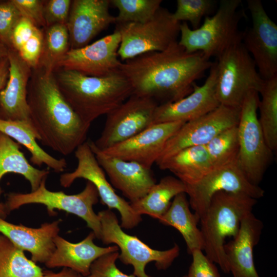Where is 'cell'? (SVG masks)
Returning <instances> with one entry per match:
<instances>
[{
    "mask_svg": "<svg viewBox=\"0 0 277 277\" xmlns=\"http://www.w3.org/2000/svg\"><path fill=\"white\" fill-rule=\"evenodd\" d=\"M213 63L201 52L187 53L177 41L163 51L125 61L119 70L129 82L132 94L160 105L189 94L195 81L202 78Z\"/></svg>",
    "mask_w": 277,
    "mask_h": 277,
    "instance_id": "1",
    "label": "cell"
},
{
    "mask_svg": "<svg viewBox=\"0 0 277 277\" xmlns=\"http://www.w3.org/2000/svg\"><path fill=\"white\" fill-rule=\"evenodd\" d=\"M27 102L30 122L42 145L67 156L86 142L91 125L83 122L66 101L53 72L32 69Z\"/></svg>",
    "mask_w": 277,
    "mask_h": 277,
    "instance_id": "2",
    "label": "cell"
},
{
    "mask_svg": "<svg viewBox=\"0 0 277 277\" xmlns=\"http://www.w3.org/2000/svg\"><path fill=\"white\" fill-rule=\"evenodd\" d=\"M53 73L63 96L80 118L91 125L132 94L131 87L119 71L102 77L55 69Z\"/></svg>",
    "mask_w": 277,
    "mask_h": 277,
    "instance_id": "3",
    "label": "cell"
},
{
    "mask_svg": "<svg viewBox=\"0 0 277 277\" xmlns=\"http://www.w3.org/2000/svg\"><path fill=\"white\" fill-rule=\"evenodd\" d=\"M257 200L242 193L222 191L212 197L201 217V232L205 255L225 273L230 272L224 252L225 239L234 238L242 219L252 212Z\"/></svg>",
    "mask_w": 277,
    "mask_h": 277,
    "instance_id": "4",
    "label": "cell"
},
{
    "mask_svg": "<svg viewBox=\"0 0 277 277\" xmlns=\"http://www.w3.org/2000/svg\"><path fill=\"white\" fill-rule=\"evenodd\" d=\"M241 3V0H221L215 13L205 17L196 29H190L187 22L181 23L179 44L187 53L201 52L210 59L241 43L243 32L239 24L244 13L238 9Z\"/></svg>",
    "mask_w": 277,
    "mask_h": 277,
    "instance_id": "5",
    "label": "cell"
},
{
    "mask_svg": "<svg viewBox=\"0 0 277 277\" xmlns=\"http://www.w3.org/2000/svg\"><path fill=\"white\" fill-rule=\"evenodd\" d=\"M216 94L221 105L240 109L247 95L259 93L264 80L242 43L216 58Z\"/></svg>",
    "mask_w": 277,
    "mask_h": 277,
    "instance_id": "6",
    "label": "cell"
},
{
    "mask_svg": "<svg viewBox=\"0 0 277 277\" xmlns=\"http://www.w3.org/2000/svg\"><path fill=\"white\" fill-rule=\"evenodd\" d=\"M43 180L39 187L30 193L10 192L5 203L7 210L11 211L30 204H39L46 206L48 213L55 214V209L63 210L82 218L92 229L96 238L100 239L101 227L97 214L93 206L98 202L99 195L94 185L87 181L84 189L75 194H67L63 191H52L47 189Z\"/></svg>",
    "mask_w": 277,
    "mask_h": 277,
    "instance_id": "7",
    "label": "cell"
},
{
    "mask_svg": "<svg viewBox=\"0 0 277 277\" xmlns=\"http://www.w3.org/2000/svg\"><path fill=\"white\" fill-rule=\"evenodd\" d=\"M97 215L101 227L100 240L104 244H114L118 247L121 251L118 259L123 263L132 266L135 277H152L145 272L148 263L153 262L158 270H165L179 255L180 247L176 243L167 250L154 249L136 236L125 232L110 209L100 211Z\"/></svg>",
    "mask_w": 277,
    "mask_h": 277,
    "instance_id": "8",
    "label": "cell"
},
{
    "mask_svg": "<svg viewBox=\"0 0 277 277\" xmlns=\"http://www.w3.org/2000/svg\"><path fill=\"white\" fill-rule=\"evenodd\" d=\"M259 93H249L242 105L238 124V163L247 180L258 185L272 159V151L267 145L260 126L257 110Z\"/></svg>",
    "mask_w": 277,
    "mask_h": 277,
    "instance_id": "9",
    "label": "cell"
},
{
    "mask_svg": "<svg viewBox=\"0 0 277 277\" xmlns=\"http://www.w3.org/2000/svg\"><path fill=\"white\" fill-rule=\"evenodd\" d=\"M181 23L166 8L160 7L144 23L116 24L121 35L118 57L125 61L140 55L162 51L177 41Z\"/></svg>",
    "mask_w": 277,
    "mask_h": 277,
    "instance_id": "10",
    "label": "cell"
},
{
    "mask_svg": "<svg viewBox=\"0 0 277 277\" xmlns=\"http://www.w3.org/2000/svg\"><path fill=\"white\" fill-rule=\"evenodd\" d=\"M77 160L76 169L71 172L61 175L60 182L65 188L69 187L77 179L92 183L98 192L101 203L109 209H115L121 215V227L131 229L142 221L141 216L132 209L129 202L117 194L106 177L105 172L98 164L88 141L79 146L74 151Z\"/></svg>",
    "mask_w": 277,
    "mask_h": 277,
    "instance_id": "11",
    "label": "cell"
},
{
    "mask_svg": "<svg viewBox=\"0 0 277 277\" xmlns=\"http://www.w3.org/2000/svg\"><path fill=\"white\" fill-rule=\"evenodd\" d=\"M184 185L189 205L199 222L216 192L224 191L242 193L256 200L263 197L265 194L261 187L247 180L238 161L215 167L197 181Z\"/></svg>",
    "mask_w": 277,
    "mask_h": 277,
    "instance_id": "12",
    "label": "cell"
},
{
    "mask_svg": "<svg viewBox=\"0 0 277 277\" xmlns=\"http://www.w3.org/2000/svg\"><path fill=\"white\" fill-rule=\"evenodd\" d=\"M159 104L152 99L132 94L107 114L103 131L94 145L104 150L137 134L153 125Z\"/></svg>",
    "mask_w": 277,
    "mask_h": 277,
    "instance_id": "13",
    "label": "cell"
},
{
    "mask_svg": "<svg viewBox=\"0 0 277 277\" xmlns=\"http://www.w3.org/2000/svg\"><path fill=\"white\" fill-rule=\"evenodd\" d=\"M252 26L243 32L242 43L264 80L277 75V25L260 0H248Z\"/></svg>",
    "mask_w": 277,
    "mask_h": 277,
    "instance_id": "14",
    "label": "cell"
},
{
    "mask_svg": "<svg viewBox=\"0 0 277 277\" xmlns=\"http://www.w3.org/2000/svg\"><path fill=\"white\" fill-rule=\"evenodd\" d=\"M240 110L220 105L207 114L185 123L168 140L156 164L159 165L186 148L205 146L221 132L237 125Z\"/></svg>",
    "mask_w": 277,
    "mask_h": 277,
    "instance_id": "15",
    "label": "cell"
},
{
    "mask_svg": "<svg viewBox=\"0 0 277 277\" xmlns=\"http://www.w3.org/2000/svg\"><path fill=\"white\" fill-rule=\"evenodd\" d=\"M120 43V34L115 29L112 33L92 44L80 48L70 49L55 69L73 70L96 77L117 72L122 63L118 55Z\"/></svg>",
    "mask_w": 277,
    "mask_h": 277,
    "instance_id": "16",
    "label": "cell"
},
{
    "mask_svg": "<svg viewBox=\"0 0 277 277\" xmlns=\"http://www.w3.org/2000/svg\"><path fill=\"white\" fill-rule=\"evenodd\" d=\"M185 123L173 122L153 124L133 137L101 151L107 156L134 162L151 169L168 140Z\"/></svg>",
    "mask_w": 277,
    "mask_h": 277,
    "instance_id": "17",
    "label": "cell"
},
{
    "mask_svg": "<svg viewBox=\"0 0 277 277\" xmlns=\"http://www.w3.org/2000/svg\"><path fill=\"white\" fill-rule=\"evenodd\" d=\"M215 61L202 86L193 85V90L187 96L174 102L159 105L154 112L153 124L160 123L187 122L197 118L217 108L221 104L216 94Z\"/></svg>",
    "mask_w": 277,
    "mask_h": 277,
    "instance_id": "18",
    "label": "cell"
},
{
    "mask_svg": "<svg viewBox=\"0 0 277 277\" xmlns=\"http://www.w3.org/2000/svg\"><path fill=\"white\" fill-rule=\"evenodd\" d=\"M88 141L111 185L119 190L130 203L144 197L156 183L151 169L134 162L107 156L95 147L92 141Z\"/></svg>",
    "mask_w": 277,
    "mask_h": 277,
    "instance_id": "19",
    "label": "cell"
},
{
    "mask_svg": "<svg viewBox=\"0 0 277 277\" xmlns=\"http://www.w3.org/2000/svg\"><path fill=\"white\" fill-rule=\"evenodd\" d=\"M109 0L72 1L66 26L70 49L84 47L110 25L115 16L109 12Z\"/></svg>",
    "mask_w": 277,
    "mask_h": 277,
    "instance_id": "20",
    "label": "cell"
},
{
    "mask_svg": "<svg viewBox=\"0 0 277 277\" xmlns=\"http://www.w3.org/2000/svg\"><path fill=\"white\" fill-rule=\"evenodd\" d=\"M8 78L0 92V118L30 121L27 102V87L32 68L12 48H9Z\"/></svg>",
    "mask_w": 277,
    "mask_h": 277,
    "instance_id": "21",
    "label": "cell"
},
{
    "mask_svg": "<svg viewBox=\"0 0 277 277\" xmlns=\"http://www.w3.org/2000/svg\"><path fill=\"white\" fill-rule=\"evenodd\" d=\"M264 225L251 212L242 220L236 236L224 244V252L233 277H260L255 268L253 250L259 242Z\"/></svg>",
    "mask_w": 277,
    "mask_h": 277,
    "instance_id": "22",
    "label": "cell"
},
{
    "mask_svg": "<svg viewBox=\"0 0 277 277\" xmlns=\"http://www.w3.org/2000/svg\"><path fill=\"white\" fill-rule=\"evenodd\" d=\"M95 238L91 231L82 241L73 243L57 235L54 239L55 249L45 266L48 268H68L86 277L96 260L119 250L116 245L106 247L96 245L94 243Z\"/></svg>",
    "mask_w": 277,
    "mask_h": 277,
    "instance_id": "23",
    "label": "cell"
},
{
    "mask_svg": "<svg viewBox=\"0 0 277 277\" xmlns=\"http://www.w3.org/2000/svg\"><path fill=\"white\" fill-rule=\"evenodd\" d=\"M60 222L58 220L45 223L34 228L14 224L0 217V233L23 251L30 252L34 262L45 264L55 249L54 239L58 235Z\"/></svg>",
    "mask_w": 277,
    "mask_h": 277,
    "instance_id": "24",
    "label": "cell"
},
{
    "mask_svg": "<svg viewBox=\"0 0 277 277\" xmlns=\"http://www.w3.org/2000/svg\"><path fill=\"white\" fill-rule=\"evenodd\" d=\"M0 131L25 147L31 155L30 161L33 165L40 167L45 164L57 173L64 171L67 168V163L64 159L53 157L37 143L39 137L30 121L0 118Z\"/></svg>",
    "mask_w": 277,
    "mask_h": 277,
    "instance_id": "25",
    "label": "cell"
},
{
    "mask_svg": "<svg viewBox=\"0 0 277 277\" xmlns=\"http://www.w3.org/2000/svg\"><path fill=\"white\" fill-rule=\"evenodd\" d=\"M157 166L172 172L184 185L197 181L215 167L205 146L183 149Z\"/></svg>",
    "mask_w": 277,
    "mask_h": 277,
    "instance_id": "26",
    "label": "cell"
},
{
    "mask_svg": "<svg viewBox=\"0 0 277 277\" xmlns=\"http://www.w3.org/2000/svg\"><path fill=\"white\" fill-rule=\"evenodd\" d=\"M186 194L176 195L166 212L159 219L166 226L174 227L182 234L186 244L188 253L191 254L195 250H203L202 233L197 227L199 220L192 213Z\"/></svg>",
    "mask_w": 277,
    "mask_h": 277,
    "instance_id": "27",
    "label": "cell"
},
{
    "mask_svg": "<svg viewBox=\"0 0 277 277\" xmlns=\"http://www.w3.org/2000/svg\"><path fill=\"white\" fill-rule=\"evenodd\" d=\"M16 173L30 183L31 191L36 190L43 180L47 177L49 169L40 170L31 165L21 150L20 145L0 131V183L7 173ZM3 190L0 185V196Z\"/></svg>",
    "mask_w": 277,
    "mask_h": 277,
    "instance_id": "28",
    "label": "cell"
},
{
    "mask_svg": "<svg viewBox=\"0 0 277 277\" xmlns=\"http://www.w3.org/2000/svg\"><path fill=\"white\" fill-rule=\"evenodd\" d=\"M185 186L177 178L166 176L156 183L142 198L130 203L133 210L137 214L148 215L160 219L168 210L171 200L177 194L185 193Z\"/></svg>",
    "mask_w": 277,
    "mask_h": 277,
    "instance_id": "29",
    "label": "cell"
},
{
    "mask_svg": "<svg viewBox=\"0 0 277 277\" xmlns=\"http://www.w3.org/2000/svg\"><path fill=\"white\" fill-rule=\"evenodd\" d=\"M43 43V29L22 16L12 32L10 48L32 69L38 66Z\"/></svg>",
    "mask_w": 277,
    "mask_h": 277,
    "instance_id": "30",
    "label": "cell"
},
{
    "mask_svg": "<svg viewBox=\"0 0 277 277\" xmlns=\"http://www.w3.org/2000/svg\"><path fill=\"white\" fill-rule=\"evenodd\" d=\"M43 270L24 251L0 234V277H43Z\"/></svg>",
    "mask_w": 277,
    "mask_h": 277,
    "instance_id": "31",
    "label": "cell"
},
{
    "mask_svg": "<svg viewBox=\"0 0 277 277\" xmlns=\"http://www.w3.org/2000/svg\"><path fill=\"white\" fill-rule=\"evenodd\" d=\"M259 94L258 119L267 145L273 152L277 149V75L264 80Z\"/></svg>",
    "mask_w": 277,
    "mask_h": 277,
    "instance_id": "32",
    "label": "cell"
},
{
    "mask_svg": "<svg viewBox=\"0 0 277 277\" xmlns=\"http://www.w3.org/2000/svg\"><path fill=\"white\" fill-rule=\"evenodd\" d=\"M43 31V47L37 67L53 72L57 63L70 49L69 35L65 24L48 26Z\"/></svg>",
    "mask_w": 277,
    "mask_h": 277,
    "instance_id": "33",
    "label": "cell"
},
{
    "mask_svg": "<svg viewBox=\"0 0 277 277\" xmlns=\"http://www.w3.org/2000/svg\"><path fill=\"white\" fill-rule=\"evenodd\" d=\"M237 125L221 132L205 145L215 167L237 161L239 148Z\"/></svg>",
    "mask_w": 277,
    "mask_h": 277,
    "instance_id": "34",
    "label": "cell"
},
{
    "mask_svg": "<svg viewBox=\"0 0 277 277\" xmlns=\"http://www.w3.org/2000/svg\"><path fill=\"white\" fill-rule=\"evenodd\" d=\"M161 0H111L118 10L115 24L144 23L150 19L160 8Z\"/></svg>",
    "mask_w": 277,
    "mask_h": 277,
    "instance_id": "35",
    "label": "cell"
},
{
    "mask_svg": "<svg viewBox=\"0 0 277 277\" xmlns=\"http://www.w3.org/2000/svg\"><path fill=\"white\" fill-rule=\"evenodd\" d=\"M215 5L216 2L212 0H177L172 16L179 23L189 22L193 29H196L200 26L203 17L208 16Z\"/></svg>",
    "mask_w": 277,
    "mask_h": 277,
    "instance_id": "36",
    "label": "cell"
},
{
    "mask_svg": "<svg viewBox=\"0 0 277 277\" xmlns=\"http://www.w3.org/2000/svg\"><path fill=\"white\" fill-rule=\"evenodd\" d=\"M22 17L12 0L0 1V41L8 48L13 29Z\"/></svg>",
    "mask_w": 277,
    "mask_h": 277,
    "instance_id": "37",
    "label": "cell"
},
{
    "mask_svg": "<svg viewBox=\"0 0 277 277\" xmlns=\"http://www.w3.org/2000/svg\"><path fill=\"white\" fill-rule=\"evenodd\" d=\"M119 252L105 254L91 265L89 273L86 277H135L133 274H127L122 272L116 266Z\"/></svg>",
    "mask_w": 277,
    "mask_h": 277,
    "instance_id": "38",
    "label": "cell"
},
{
    "mask_svg": "<svg viewBox=\"0 0 277 277\" xmlns=\"http://www.w3.org/2000/svg\"><path fill=\"white\" fill-rule=\"evenodd\" d=\"M72 1H45L44 6V17L46 27L55 24L66 25Z\"/></svg>",
    "mask_w": 277,
    "mask_h": 277,
    "instance_id": "39",
    "label": "cell"
},
{
    "mask_svg": "<svg viewBox=\"0 0 277 277\" xmlns=\"http://www.w3.org/2000/svg\"><path fill=\"white\" fill-rule=\"evenodd\" d=\"M191 255L192 263L187 274L183 277H220L214 263L204 254L202 250H195Z\"/></svg>",
    "mask_w": 277,
    "mask_h": 277,
    "instance_id": "40",
    "label": "cell"
},
{
    "mask_svg": "<svg viewBox=\"0 0 277 277\" xmlns=\"http://www.w3.org/2000/svg\"><path fill=\"white\" fill-rule=\"evenodd\" d=\"M23 17L32 22L35 26L43 29L46 27L44 17L45 1L12 0Z\"/></svg>",
    "mask_w": 277,
    "mask_h": 277,
    "instance_id": "41",
    "label": "cell"
},
{
    "mask_svg": "<svg viewBox=\"0 0 277 277\" xmlns=\"http://www.w3.org/2000/svg\"><path fill=\"white\" fill-rule=\"evenodd\" d=\"M43 273V277H84L79 273L66 267H63L62 270L58 272L45 270Z\"/></svg>",
    "mask_w": 277,
    "mask_h": 277,
    "instance_id": "42",
    "label": "cell"
},
{
    "mask_svg": "<svg viewBox=\"0 0 277 277\" xmlns=\"http://www.w3.org/2000/svg\"><path fill=\"white\" fill-rule=\"evenodd\" d=\"M9 63L7 57L0 62V92L5 87L9 75Z\"/></svg>",
    "mask_w": 277,
    "mask_h": 277,
    "instance_id": "43",
    "label": "cell"
},
{
    "mask_svg": "<svg viewBox=\"0 0 277 277\" xmlns=\"http://www.w3.org/2000/svg\"><path fill=\"white\" fill-rule=\"evenodd\" d=\"M9 48L0 41V62L7 57Z\"/></svg>",
    "mask_w": 277,
    "mask_h": 277,
    "instance_id": "44",
    "label": "cell"
},
{
    "mask_svg": "<svg viewBox=\"0 0 277 277\" xmlns=\"http://www.w3.org/2000/svg\"><path fill=\"white\" fill-rule=\"evenodd\" d=\"M9 214L5 203L0 202V217L5 220Z\"/></svg>",
    "mask_w": 277,
    "mask_h": 277,
    "instance_id": "45",
    "label": "cell"
}]
</instances>
